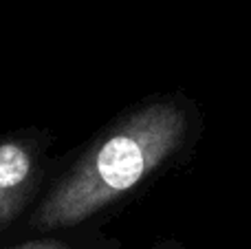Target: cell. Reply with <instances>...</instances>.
Here are the masks:
<instances>
[{
	"label": "cell",
	"mask_w": 251,
	"mask_h": 249,
	"mask_svg": "<svg viewBox=\"0 0 251 249\" xmlns=\"http://www.w3.org/2000/svg\"><path fill=\"white\" fill-rule=\"evenodd\" d=\"M192 132V113L178 100H152L113 124L38 205L40 232L69 229L132 192L176 157Z\"/></svg>",
	"instance_id": "1"
},
{
	"label": "cell",
	"mask_w": 251,
	"mask_h": 249,
	"mask_svg": "<svg viewBox=\"0 0 251 249\" xmlns=\"http://www.w3.org/2000/svg\"><path fill=\"white\" fill-rule=\"evenodd\" d=\"M38 159L22 141L0 144V229L9 225L33 197L38 185Z\"/></svg>",
	"instance_id": "2"
},
{
	"label": "cell",
	"mask_w": 251,
	"mask_h": 249,
	"mask_svg": "<svg viewBox=\"0 0 251 249\" xmlns=\"http://www.w3.org/2000/svg\"><path fill=\"white\" fill-rule=\"evenodd\" d=\"M13 249H69V247L55 241H35V243H25V245L13 247Z\"/></svg>",
	"instance_id": "3"
}]
</instances>
